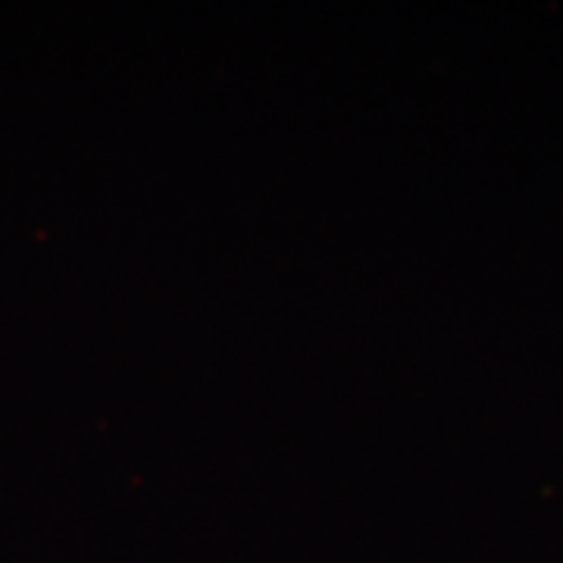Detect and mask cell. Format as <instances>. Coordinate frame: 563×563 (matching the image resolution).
<instances>
[]
</instances>
